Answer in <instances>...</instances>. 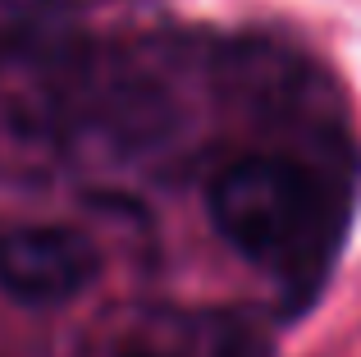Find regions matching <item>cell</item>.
Returning <instances> with one entry per match:
<instances>
[{
    "mask_svg": "<svg viewBox=\"0 0 361 357\" xmlns=\"http://www.w3.org/2000/svg\"><path fill=\"white\" fill-rule=\"evenodd\" d=\"M133 357H147V353H133Z\"/></svg>",
    "mask_w": 361,
    "mask_h": 357,
    "instance_id": "3",
    "label": "cell"
},
{
    "mask_svg": "<svg viewBox=\"0 0 361 357\" xmlns=\"http://www.w3.org/2000/svg\"><path fill=\"white\" fill-rule=\"evenodd\" d=\"M97 275V243L69 224H23L0 234V289L27 307L69 303Z\"/></svg>",
    "mask_w": 361,
    "mask_h": 357,
    "instance_id": "2",
    "label": "cell"
},
{
    "mask_svg": "<svg viewBox=\"0 0 361 357\" xmlns=\"http://www.w3.org/2000/svg\"><path fill=\"white\" fill-rule=\"evenodd\" d=\"M206 211L220 238L252 266L307 275L329 252V188L288 156H238L211 178Z\"/></svg>",
    "mask_w": 361,
    "mask_h": 357,
    "instance_id": "1",
    "label": "cell"
}]
</instances>
